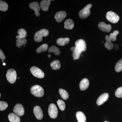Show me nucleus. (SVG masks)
<instances>
[{"mask_svg": "<svg viewBox=\"0 0 122 122\" xmlns=\"http://www.w3.org/2000/svg\"><path fill=\"white\" fill-rule=\"evenodd\" d=\"M30 93L36 97H41L44 96V90L42 87L39 85L33 86L30 90Z\"/></svg>", "mask_w": 122, "mask_h": 122, "instance_id": "1", "label": "nucleus"}, {"mask_svg": "<svg viewBox=\"0 0 122 122\" xmlns=\"http://www.w3.org/2000/svg\"><path fill=\"white\" fill-rule=\"evenodd\" d=\"M49 34V31L47 29H43L35 33L34 36V40L37 42H40L42 41L43 37H46Z\"/></svg>", "mask_w": 122, "mask_h": 122, "instance_id": "2", "label": "nucleus"}, {"mask_svg": "<svg viewBox=\"0 0 122 122\" xmlns=\"http://www.w3.org/2000/svg\"><path fill=\"white\" fill-rule=\"evenodd\" d=\"M7 80L11 83H14L16 81L17 78V73L15 70L13 69H9L6 74Z\"/></svg>", "mask_w": 122, "mask_h": 122, "instance_id": "3", "label": "nucleus"}, {"mask_svg": "<svg viewBox=\"0 0 122 122\" xmlns=\"http://www.w3.org/2000/svg\"><path fill=\"white\" fill-rule=\"evenodd\" d=\"M92 7V5L91 4H89L81 10L79 13L80 18L82 19H85L89 16L91 13L90 9Z\"/></svg>", "mask_w": 122, "mask_h": 122, "instance_id": "4", "label": "nucleus"}, {"mask_svg": "<svg viewBox=\"0 0 122 122\" xmlns=\"http://www.w3.org/2000/svg\"><path fill=\"white\" fill-rule=\"evenodd\" d=\"M107 20L112 23L115 24L119 21V17L118 15L112 11H109L106 15Z\"/></svg>", "mask_w": 122, "mask_h": 122, "instance_id": "5", "label": "nucleus"}, {"mask_svg": "<svg viewBox=\"0 0 122 122\" xmlns=\"http://www.w3.org/2000/svg\"><path fill=\"white\" fill-rule=\"evenodd\" d=\"M48 113L51 118H56L58 114V111L56 105L53 103H51L49 106L48 108Z\"/></svg>", "mask_w": 122, "mask_h": 122, "instance_id": "6", "label": "nucleus"}, {"mask_svg": "<svg viewBox=\"0 0 122 122\" xmlns=\"http://www.w3.org/2000/svg\"><path fill=\"white\" fill-rule=\"evenodd\" d=\"M30 71L33 75L37 78H42L45 76L44 72L41 69L33 66L31 67L30 69Z\"/></svg>", "mask_w": 122, "mask_h": 122, "instance_id": "7", "label": "nucleus"}, {"mask_svg": "<svg viewBox=\"0 0 122 122\" xmlns=\"http://www.w3.org/2000/svg\"><path fill=\"white\" fill-rule=\"evenodd\" d=\"M75 46L82 52H85L86 50V42L82 39L77 40L75 42Z\"/></svg>", "mask_w": 122, "mask_h": 122, "instance_id": "8", "label": "nucleus"}, {"mask_svg": "<svg viewBox=\"0 0 122 122\" xmlns=\"http://www.w3.org/2000/svg\"><path fill=\"white\" fill-rule=\"evenodd\" d=\"M13 112L18 116H22L25 113L24 107L21 104H16L14 108Z\"/></svg>", "mask_w": 122, "mask_h": 122, "instance_id": "9", "label": "nucleus"}, {"mask_svg": "<svg viewBox=\"0 0 122 122\" xmlns=\"http://www.w3.org/2000/svg\"><path fill=\"white\" fill-rule=\"evenodd\" d=\"M29 7L30 9L34 11L35 15L36 16H40L39 12L41 10V7L39 6L38 2H34L30 3L29 5Z\"/></svg>", "mask_w": 122, "mask_h": 122, "instance_id": "10", "label": "nucleus"}, {"mask_svg": "<svg viewBox=\"0 0 122 122\" xmlns=\"http://www.w3.org/2000/svg\"><path fill=\"white\" fill-rule=\"evenodd\" d=\"M34 113L35 117L38 120H41L43 117V112L39 106H35L34 108Z\"/></svg>", "mask_w": 122, "mask_h": 122, "instance_id": "11", "label": "nucleus"}, {"mask_svg": "<svg viewBox=\"0 0 122 122\" xmlns=\"http://www.w3.org/2000/svg\"><path fill=\"white\" fill-rule=\"evenodd\" d=\"M109 95L107 93H105L101 95L99 97L97 101V105L98 106H101L102 105L108 100L109 98Z\"/></svg>", "mask_w": 122, "mask_h": 122, "instance_id": "12", "label": "nucleus"}, {"mask_svg": "<svg viewBox=\"0 0 122 122\" xmlns=\"http://www.w3.org/2000/svg\"><path fill=\"white\" fill-rule=\"evenodd\" d=\"M99 28L100 30L106 32H109L111 30V26L110 24L106 25L105 22H101L98 25Z\"/></svg>", "mask_w": 122, "mask_h": 122, "instance_id": "13", "label": "nucleus"}, {"mask_svg": "<svg viewBox=\"0 0 122 122\" xmlns=\"http://www.w3.org/2000/svg\"><path fill=\"white\" fill-rule=\"evenodd\" d=\"M71 51L72 52V56L74 60H77L79 59L80 56L82 52L78 49L76 46L72 47L71 49Z\"/></svg>", "mask_w": 122, "mask_h": 122, "instance_id": "14", "label": "nucleus"}, {"mask_svg": "<svg viewBox=\"0 0 122 122\" xmlns=\"http://www.w3.org/2000/svg\"><path fill=\"white\" fill-rule=\"evenodd\" d=\"M66 13L64 11H61L57 13L55 16V18L57 22H60L65 19Z\"/></svg>", "mask_w": 122, "mask_h": 122, "instance_id": "15", "label": "nucleus"}, {"mask_svg": "<svg viewBox=\"0 0 122 122\" xmlns=\"http://www.w3.org/2000/svg\"><path fill=\"white\" fill-rule=\"evenodd\" d=\"M89 85V81L87 79L85 78L81 81L79 84L80 90L81 91H85L87 89Z\"/></svg>", "mask_w": 122, "mask_h": 122, "instance_id": "16", "label": "nucleus"}, {"mask_svg": "<svg viewBox=\"0 0 122 122\" xmlns=\"http://www.w3.org/2000/svg\"><path fill=\"white\" fill-rule=\"evenodd\" d=\"M51 1V0H43L41 1L40 7L43 11H48Z\"/></svg>", "mask_w": 122, "mask_h": 122, "instance_id": "17", "label": "nucleus"}, {"mask_svg": "<svg viewBox=\"0 0 122 122\" xmlns=\"http://www.w3.org/2000/svg\"><path fill=\"white\" fill-rule=\"evenodd\" d=\"M105 39L106 41L105 44V47L108 50L112 49L114 45L113 43H112V41L110 36L108 35H106L105 37Z\"/></svg>", "mask_w": 122, "mask_h": 122, "instance_id": "18", "label": "nucleus"}, {"mask_svg": "<svg viewBox=\"0 0 122 122\" xmlns=\"http://www.w3.org/2000/svg\"><path fill=\"white\" fill-rule=\"evenodd\" d=\"M76 117L78 122H86V118L85 114L81 111H78L76 113Z\"/></svg>", "mask_w": 122, "mask_h": 122, "instance_id": "19", "label": "nucleus"}, {"mask_svg": "<svg viewBox=\"0 0 122 122\" xmlns=\"http://www.w3.org/2000/svg\"><path fill=\"white\" fill-rule=\"evenodd\" d=\"M8 119L11 122H20V119L19 116L13 113H11L9 114Z\"/></svg>", "mask_w": 122, "mask_h": 122, "instance_id": "20", "label": "nucleus"}, {"mask_svg": "<svg viewBox=\"0 0 122 122\" xmlns=\"http://www.w3.org/2000/svg\"><path fill=\"white\" fill-rule=\"evenodd\" d=\"M64 25V28L66 29L72 30L74 27V24L72 20L69 19L65 21Z\"/></svg>", "mask_w": 122, "mask_h": 122, "instance_id": "21", "label": "nucleus"}, {"mask_svg": "<svg viewBox=\"0 0 122 122\" xmlns=\"http://www.w3.org/2000/svg\"><path fill=\"white\" fill-rule=\"evenodd\" d=\"M18 35L16 36L17 39H25L27 35L26 30L24 29H21L18 31Z\"/></svg>", "mask_w": 122, "mask_h": 122, "instance_id": "22", "label": "nucleus"}, {"mask_svg": "<svg viewBox=\"0 0 122 122\" xmlns=\"http://www.w3.org/2000/svg\"><path fill=\"white\" fill-rule=\"evenodd\" d=\"M70 41L69 38H61L57 40V43L58 45L64 46L68 44Z\"/></svg>", "mask_w": 122, "mask_h": 122, "instance_id": "23", "label": "nucleus"}, {"mask_svg": "<svg viewBox=\"0 0 122 122\" xmlns=\"http://www.w3.org/2000/svg\"><path fill=\"white\" fill-rule=\"evenodd\" d=\"M51 66L53 70H57L59 69L61 67V63L58 60L54 61L51 63Z\"/></svg>", "mask_w": 122, "mask_h": 122, "instance_id": "24", "label": "nucleus"}, {"mask_svg": "<svg viewBox=\"0 0 122 122\" xmlns=\"http://www.w3.org/2000/svg\"><path fill=\"white\" fill-rule=\"evenodd\" d=\"M48 52L49 53H53L56 55H58L61 53V51L59 48L55 46H51L48 50Z\"/></svg>", "mask_w": 122, "mask_h": 122, "instance_id": "25", "label": "nucleus"}, {"mask_svg": "<svg viewBox=\"0 0 122 122\" xmlns=\"http://www.w3.org/2000/svg\"><path fill=\"white\" fill-rule=\"evenodd\" d=\"M59 93L61 97L64 100H66L69 98V94L65 90L62 89H60L59 90Z\"/></svg>", "mask_w": 122, "mask_h": 122, "instance_id": "26", "label": "nucleus"}, {"mask_svg": "<svg viewBox=\"0 0 122 122\" xmlns=\"http://www.w3.org/2000/svg\"><path fill=\"white\" fill-rule=\"evenodd\" d=\"M48 46L46 44H44L41 45L39 48L37 49L36 52L38 53H40L42 52L46 51L48 50Z\"/></svg>", "mask_w": 122, "mask_h": 122, "instance_id": "27", "label": "nucleus"}, {"mask_svg": "<svg viewBox=\"0 0 122 122\" xmlns=\"http://www.w3.org/2000/svg\"><path fill=\"white\" fill-rule=\"evenodd\" d=\"M8 8V5L6 2L0 0V10L1 11H7Z\"/></svg>", "mask_w": 122, "mask_h": 122, "instance_id": "28", "label": "nucleus"}, {"mask_svg": "<svg viewBox=\"0 0 122 122\" xmlns=\"http://www.w3.org/2000/svg\"><path fill=\"white\" fill-rule=\"evenodd\" d=\"M16 46L18 48H21L23 45H26L27 43V40L26 39H17Z\"/></svg>", "mask_w": 122, "mask_h": 122, "instance_id": "29", "label": "nucleus"}, {"mask_svg": "<svg viewBox=\"0 0 122 122\" xmlns=\"http://www.w3.org/2000/svg\"><path fill=\"white\" fill-rule=\"evenodd\" d=\"M115 70L117 72H120L122 71V58L120 59L116 63L115 66Z\"/></svg>", "mask_w": 122, "mask_h": 122, "instance_id": "30", "label": "nucleus"}, {"mask_svg": "<svg viewBox=\"0 0 122 122\" xmlns=\"http://www.w3.org/2000/svg\"><path fill=\"white\" fill-rule=\"evenodd\" d=\"M57 104L61 111H63L65 110L66 107V104L63 100L61 99L58 100L57 101Z\"/></svg>", "mask_w": 122, "mask_h": 122, "instance_id": "31", "label": "nucleus"}, {"mask_svg": "<svg viewBox=\"0 0 122 122\" xmlns=\"http://www.w3.org/2000/svg\"><path fill=\"white\" fill-rule=\"evenodd\" d=\"M119 33V32L117 30H114L113 32L111 33L110 34V38L112 41H115L116 40V36Z\"/></svg>", "mask_w": 122, "mask_h": 122, "instance_id": "32", "label": "nucleus"}, {"mask_svg": "<svg viewBox=\"0 0 122 122\" xmlns=\"http://www.w3.org/2000/svg\"><path fill=\"white\" fill-rule=\"evenodd\" d=\"M8 103L5 102L0 101V110L3 111L7 109L8 107Z\"/></svg>", "mask_w": 122, "mask_h": 122, "instance_id": "33", "label": "nucleus"}, {"mask_svg": "<svg viewBox=\"0 0 122 122\" xmlns=\"http://www.w3.org/2000/svg\"><path fill=\"white\" fill-rule=\"evenodd\" d=\"M115 95L118 98H122V87H119L115 92Z\"/></svg>", "mask_w": 122, "mask_h": 122, "instance_id": "34", "label": "nucleus"}, {"mask_svg": "<svg viewBox=\"0 0 122 122\" xmlns=\"http://www.w3.org/2000/svg\"><path fill=\"white\" fill-rule=\"evenodd\" d=\"M0 58L1 60L3 61L5 60V56L4 53L1 50H0Z\"/></svg>", "mask_w": 122, "mask_h": 122, "instance_id": "35", "label": "nucleus"}, {"mask_svg": "<svg viewBox=\"0 0 122 122\" xmlns=\"http://www.w3.org/2000/svg\"><path fill=\"white\" fill-rule=\"evenodd\" d=\"M114 48L115 50H118L119 49L118 45H115L114 46Z\"/></svg>", "mask_w": 122, "mask_h": 122, "instance_id": "36", "label": "nucleus"}, {"mask_svg": "<svg viewBox=\"0 0 122 122\" xmlns=\"http://www.w3.org/2000/svg\"><path fill=\"white\" fill-rule=\"evenodd\" d=\"M48 57H49V58H50L51 57V55H49L48 56Z\"/></svg>", "mask_w": 122, "mask_h": 122, "instance_id": "37", "label": "nucleus"}, {"mask_svg": "<svg viewBox=\"0 0 122 122\" xmlns=\"http://www.w3.org/2000/svg\"><path fill=\"white\" fill-rule=\"evenodd\" d=\"M3 65L4 66H5V63H3Z\"/></svg>", "mask_w": 122, "mask_h": 122, "instance_id": "38", "label": "nucleus"}, {"mask_svg": "<svg viewBox=\"0 0 122 122\" xmlns=\"http://www.w3.org/2000/svg\"><path fill=\"white\" fill-rule=\"evenodd\" d=\"M1 94H0V97H1Z\"/></svg>", "mask_w": 122, "mask_h": 122, "instance_id": "39", "label": "nucleus"}, {"mask_svg": "<svg viewBox=\"0 0 122 122\" xmlns=\"http://www.w3.org/2000/svg\"><path fill=\"white\" fill-rule=\"evenodd\" d=\"M2 62H4V61H2Z\"/></svg>", "mask_w": 122, "mask_h": 122, "instance_id": "40", "label": "nucleus"}, {"mask_svg": "<svg viewBox=\"0 0 122 122\" xmlns=\"http://www.w3.org/2000/svg\"><path fill=\"white\" fill-rule=\"evenodd\" d=\"M107 122V121H106V122Z\"/></svg>", "mask_w": 122, "mask_h": 122, "instance_id": "41", "label": "nucleus"}, {"mask_svg": "<svg viewBox=\"0 0 122 122\" xmlns=\"http://www.w3.org/2000/svg\"></svg>", "mask_w": 122, "mask_h": 122, "instance_id": "42", "label": "nucleus"}]
</instances>
